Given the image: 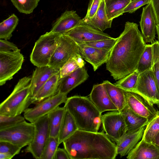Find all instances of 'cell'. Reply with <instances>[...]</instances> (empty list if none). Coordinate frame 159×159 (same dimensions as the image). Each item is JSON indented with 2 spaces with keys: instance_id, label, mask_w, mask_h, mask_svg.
<instances>
[{
  "instance_id": "cell-1",
  "label": "cell",
  "mask_w": 159,
  "mask_h": 159,
  "mask_svg": "<svg viewBox=\"0 0 159 159\" xmlns=\"http://www.w3.org/2000/svg\"><path fill=\"white\" fill-rule=\"evenodd\" d=\"M138 25L126 22L124 30L117 38L106 63L113 79L118 80L136 70L146 45Z\"/></svg>"
},
{
  "instance_id": "cell-2",
  "label": "cell",
  "mask_w": 159,
  "mask_h": 159,
  "mask_svg": "<svg viewBox=\"0 0 159 159\" xmlns=\"http://www.w3.org/2000/svg\"><path fill=\"white\" fill-rule=\"evenodd\" d=\"M70 159H115L116 144L104 132L78 129L63 143Z\"/></svg>"
},
{
  "instance_id": "cell-3",
  "label": "cell",
  "mask_w": 159,
  "mask_h": 159,
  "mask_svg": "<svg viewBox=\"0 0 159 159\" xmlns=\"http://www.w3.org/2000/svg\"><path fill=\"white\" fill-rule=\"evenodd\" d=\"M64 107L74 117L79 130L97 132L102 124V114L89 97L67 98Z\"/></svg>"
},
{
  "instance_id": "cell-4",
  "label": "cell",
  "mask_w": 159,
  "mask_h": 159,
  "mask_svg": "<svg viewBox=\"0 0 159 159\" xmlns=\"http://www.w3.org/2000/svg\"><path fill=\"white\" fill-rule=\"evenodd\" d=\"M31 77L19 80L10 95L0 105V114L20 115L32 104Z\"/></svg>"
},
{
  "instance_id": "cell-5",
  "label": "cell",
  "mask_w": 159,
  "mask_h": 159,
  "mask_svg": "<svg viewBox=\"0 0 159 159\" xmlns=\"http://www.w3.org/2000/svg\"><path fill=\"white\" fill-rule=\"evenodd\" d=\"M61 34L51 31L41 35L35 43L30 61L37 67L48 66Z\"/></svg>"
},
{
  "instance_id": "cell-6",
  "label": "cell",
  "mask_w": 159,
  "mask_h": 159,
  "mask_svg": "<svg viewBox=\"0 0 159 159\" xmlns=\"http://www.w3.org/2000/svg\"><path fill=\"white\" fill-rule=\"evenodd\" d=\"M34 132V123L25 120L14 126L0 130V141L10 142L22 148L31 143Z\"/></svg>"
},
{
  "instance_id": "cell-7",
  "label": "cell",
  "mask_w": 159,
  "mask_h": 159,
  "mask_svg": "<svg viewBox=\"0 0 159 159\" xmlns=\"http://www.w3.org/2000/svg\"><path fill=\"white\" fill-rule=\"evenodd\" d=\"M34 126V137L25 151L30 153L36 159H41L45 148L50 137L48 114L33 123Z\"/></svg>"
},
{
  "instance_id": "cell-8",
  "label": "cell",
  "mask_w": 159,
  "mask_h": 159,
  "mask_svg": "<svg viewBox=\"0 0 159 159\" xmlns=\"http://www.w3.org/2000/svg\"><path fill=\"white\" fill-rule=\"evenodd\" d=\"M24 57L19 50L13 52H0V85L12 79L21 69Z\"/></svg>"
},
{
  "instance_id": "cell-9",
  "label": "cell",
  "mask_w": 159,
  "mask_h": 159,
  "mask_svg": "<svg viewBox=\"0 0 159 159\" xmlns=\"http://www.w3.org/2000/svg\"><path fill=\"white\" fill-rule=\"evenodd\" d=\"M67 94L58 93L35 104L32 108H28L24 112V116L28 121L34 123L44 116L66 102Z\"/></svg>"
},
{
  "instance_id": "cell-10",
  "label": "cell",
  "mask_w": 159,
  "mask_h": 159,
  "mask_svg": "<svg viewBox=\"0 0 159 159\" xmlns=\"http://www.w3.org/2000/svg\"><path fill=\"white\" fill-rule=\"evenodd\" d=\"M79 53L78 44L66 34H61L48 66L59 70L72 57Z\"/></svg>"
},
{
  "instance_id": "cell-11",
  "label": "cell",
  "mask_w": 159,
  "mask_h": 159,
  "mask_svg": "<svg viewBox=\"0 0 159 159\" xmlns=\"http://www.w3.org/2000/svg\"><path fill=\"white\" fill-rule=\"evenodd\" d=\"M102 124L106 135L112 141L116 143L126 133L125 121L118 111H112L102 115Z\"/></svg>"
},
{
  "instance_id": "cell-12",
  "label": "cell",
  "mask_w": 159,
  "mask_h": 159,
  "mask_svg": "<svg viewBox=\"0 0 159 159\" xmlns=\"http://www.w3.org/2000/svg\"><path fill=\"white\" fill-rule=\"evenodd\" d=\"M135 93L141 95L150 103L159 105V88L151 69L139 74Z\"/></svg>"
},
{
  "instance_id": "cell-13",
  "label": "cell",
  "mask_w": 159,
  "mask_h": 159,
  "mask_svg": "<svg viewBox=\"0 0 159 159\" xmlns=\"http://www.w3.org/2000/svg\"><path fill=\"white\" fill-rule=\"evenodd\" d=\"M127 105L134 113L148 119V121L159 114L153 106L139 94L125 91Z\"/></svg>"
},
{
  "instance_id": "cell-14",
  "label": "cell",
  "mask_w": 159,
  "mask_h": 159,
  "mask_svg": "<svg viewBox=\"0 0 159 159\" xmlns=\"http://www.w3.org/2000/svg\"><path fill=\"white\" fill-rule=\"evenodd\" d=\"M78 44L110 39L108 34L86 24H81L66 34Z\"/></svg>"
},
{
  "instance_id": "cell-15",
  "label": "cell",
  "mask_w": 159,
  "mask_h": 159,
  "mask_svg": "<svg viewBox=\"0 0 159 159\" xmlns=\"http://www.w3.org/2000/svg\"><path fill=\"white\" fill-rule=\"evenodd\" d=\"M139 22L145 43L152 44L155 42L156 26L158 22L151 2L143 8Z\"/></svg>"
},
{
  "instance_id": "cell-16",
  "label": "cell",
  "mask_w": 159,
  "mask_h": 159,
  "mask_svg": "<svg viewBox=\"0 0 159 159\" xmlns=\"http://www.w3.org/2000/svg\"><path fill=\"white\" fill-rule=\"evenodd\" d=\"M78 44L79 53L92 66L94 71L107 62L111 49H101Z\"/></svg>"
},
{
  "instance_id": "cell-17",
  "label": "cell",
  "mask_w": 159,
  "mask_h": 159,
  "mask_svg": "<svg viewBox=\"0 0 159 159\" xmlns=\"http://www.w3.org/2000/svg\"><path fill=\"white\" fill-rule=\"evenodd\" d=\"M89 98L101 113L107 111H118L102 83L93 86Z\"/></svg>"
},
{
  "instance_id": "cell-18",
  "label": "cell",
  "mask_w": 159,
  "mask_h": 159,
  "mask_svg": "<svg viewBox=\"0 0 159 159\" xmlns=\"http://www.w3.org/2000/svg\"><path fill=\"white\" fill-rule=\"evenodd\" d=\"M82 19L74 10H66L53 24L51 31L61 34H65L81 25Z\"/></svg>"
},
{
  "instance_id": "cell-19",
  "label": "cell",
  "mask_w": 159,
  "mask_h": 159,
  "mask_svg": "<svg viewBox=\"0 0 159 159\" xmlns=\"http://www.w3.org/2000/svg\"><path fill=\"white\" fill-rule=\"evenodd\" d=\"M89 75L84 67H80L74 72L60 79L58 93L68 94L88 78Z\"/></svg>"
},
{
  "instance_id": "cell-20",
  "label": "cell",
  "mask_w": 159,
  "mask_h": 159,
  "mask_svg": "<svg viewBox=\"0 0 159 159\" xmlns=\"http://www.w3.org/2000/svg\"><path fill=\"white\" fill-rule=\"evenodd\" d=\"M126 157L128 159H159V148L153 143L141 139Z\"/></svg>"
},
{
  "instance_id": "cell-21",
  "label": "cell",
  "mask_w": 159,
  "mask_h": 159,
  "mask_svg": "<svg viewBox=\"0 0 159 159\" xmlns=\"http://www.w3.org/2000/svg\"><path fill=\"white\" fill-rule=\"evenodd\" d=\"M145 127L144 126L136 131L126 133L116 143L117 154L121 156L127 155L141 139Z\"/></svg>"
},
{
  "instance_id": "cell-22",
  "label": "cell",
  "mask_w": 159,
  "mask_h": 159,
  "mask_svg": "<svg viewBox=\"0 0 159 159\" xmlns=\"http://www.w3.org/2000/svg\"><path fill=\"white\" fill-rule=\"evenodd\" d=\"M59 71L49 66L37 67L31 77L32 98L50 77Z\"/></svg>"
},
{
  "instance_id": "cell-23",
  "label": "cell",
  "mask_w": 159,
  "mask_h": 159,
  "mask_svg": "<svg viewBox=\"0 0 159 159\" xmlns=\"http://www.w3.org/2000/svg\"><path fill=\"white\" fill-rule=\"evenodd\" d=\"M60 79L59 71L50 77L32 98V104H36L57 93Z\"/></svg>"
},
{
  "instance_id": "cell-24",
  "label": "cell",
  "mask_w": 159,
  "mask_h": 159,
  "mask_svg": "<svg viewBox=\"0 0 159 159\" xmlns=\"http://www.w3.org/2000/svg\"><path fill=\"white\" fill-rule=\"evenodd\" d=\"M119 112L125 121L127 128L126 133L136 131L143 126H146L149 121L147 118L133 112L127 104Z\"/></svg>"
},
{
  "instance_id": "cell-25",
  "label": "cell",
  "mask_w": 159,
  "mask_h": 159,
  "mask_svg": "<svg viewBox=\"0 0 159 159\" xmlns=\"http://www.w3.org/2000/svg\"><path fill=\"white\" fill-rule=\"evenodd\" d=\"M112 20H108L105 8L104 0H102L99 8L94 16L88 20L82 21L81 24H86L103 31L111 28Z\"/></svg>"
},
{
  "instance_id": "cell-26",
  "label": "cell",
  "mask_w": 159,
  "mask_h": 159,
  "mask_svg": "<svg viewBox=\"0 0 159 159\" xmlns=\"http://www.w3.org/2000/svg\"><path fill=\"white\" fill-rule=\"evenodd\" d=\"M102 83L118 111H120L127 104L125 91L108 80L104 81Z\"/></svg>"
},
{
  "instance_id": "cell-27",
  "label": "cell",
  "mask_w": 159,
  "mask_h": 159,
  "mask_svg": "<svg viewBox=\"0 0 159 159\" xmlns=\"http://www.w3.org/2000/svg\"><path fill=\"white\" fill-rule=\"evenodd\" d=\"M66 111L59 106L48 114L50 137L58 138Z\"/></svg>"
},
{
  "instance_id": "cell-28",
  "label": "cell",
  "mask_w": 159,
  "mask_h": 159,
  "mask_svg": "<svg viewBox=\"0 0 159 159\" xmlns=\"http://www.w3.org/2000/svg\"><path fill=\"white\" fill-rule=\"evenodd\" d=\"M78 129L76 122L71 114L66 110L58 137L60 144Z\"/></svg>"
},
{
  "instance_id": "cell-29",
  "label": "cell",
  "mask_w": 159,
  "mask_h": 159,
  "mask_svg": "<svg viewBox=\"0 0 159 159\" xmlns=\"http://www.w3.org/2000/svg\"><path fill=\"white\" fill-rule=\"evenodd\" d=\"M106 13L108 20L122 15L124 10L132 0H104Z\"/></svg>"
},
{
  "instance_id": "cell-30",
  "label": "cell",
  "mask_w": 159,
  "mask_h": 159,
  "mask_svg": "<svg viewBox=\"0 0 159 159\" xmlns=\"http://www.w3.org/2000/svg\"><path fill=\"white\" fill-rule=\"evenodd\" d=\"M19 19L14 14L0 24V39L8 40L12 36V33L19 23Z\"/></svg>"
},
{
  "instance_id": "cell-31",
  "label": "cell",
  "mask_w": 159,
  "mask_h": 159,
  "mask_svg": "<svg viewBox=\"0 0 159 159\" xmlns=\"http://www.w3.org/2000/svg\"><path fill=\"white\" fill-rule=\"evenodd\" d=\"M139 74L135 70L114 84L125 91L135 93Z\"/></svg>"
},
{
  "instance_id": "cell-32",
  "label": "cell",
  "mask_w": 159,
  "mask_h": 159,
  "mask_svg": "<svg viewBox=\"0 0 159 159\" xmlns=\"http://www.w3.org/2000/svg\"><path fill=\"white\" fill-rule=\"evenodd\" d=\"M152 63V44H146L144 51L139 61L136 70L139 74L151 69Z\"/></svg>"
},
{
  "instance_id": "cell-33",
  "label": "cell",
  "mask_w": 159,
  "mask_h": 159,
  "mask_svg": "<svg viewBox=\"0 0 159 159\" xmlns=\"http://www.w3.org/2000/svg\"><path fill=\"white\" fill-rule=\"evenodd\" d=\"M159 132V114L149 121L146 126L142 139L152 143Z\"/></svg>"
},
{
  "instance_id": "cell-34",
  "label": "cell",
  "mask_w": 159,
  "mask_h": 159,
  "mask_svg": "<svg viewBox=\"0 0 159 159\" xmlns=\"http://www.w3.org/2000/svg\"><path fill=\"white\" fill-rule=\"evenodd\" d=\"M20 13L25 14L32 13L40 0H10Z\"/></svg>"
},
{
  "instance_id": "cell-35",
  "label": "cell",
  "mask_w": 159,
  "mask_h": 159,
  "mask_svg": "<svg viewBox=\"0 0 159 159\" xmlns=\"http://www.w3.org/2000/svg\"><path fill=\"white\" fill-rule=\"evenodd\" d=\"M59 145L57 138L50 137L41 159H54L56 152Z\"/></svg>"
},
{
  "instance_id": "cell-36",
  "label": "cell",
  "mask_w": 159,
  "mask_h": 159,
  "mask_svg": "<svg viewBox=\"0 0 159 159\" xmlns=\"http://www.w3.org/2000/svg\"><path fill=\"white\" fill-rule=\"evenodd\" d=\"M20 115L12 116L0 114V130L14 126L25 120Z\"/></svg>"
},
{
  "instance_id": "cell-37",
  "label": "cell",
  "mask_w": 159,
  "mask_h": 159,
  "mask_svg": "<svg viewBox=\"0 0 159 159\" xmlns=\"http://www.w3.org/2000/svg\"><path fill=\"white\" fill-rule=\"evenodd\" d=\"M152 51V63L151 70L153 72L159 89V42L155 41L151 44Z\"/></svg>"
},
{
  "instance_id": "cell-38",
  "label": "cell",
  "mask_w": 159,
  "mask_h": 159,
  "mask_svg": "<svg viewBox=\"0 0 159 159\" xmlns=\"http://www.w3.org/2000/svg\"><path fill=\"white\" fill-rule=\"evenodd\" d=\"M75 55L70 58L60 70V78L69 75L78 68L81 67L77 61Z\"/></svg>"
},
{
  "instance_id": "cell-39",
  "label": "cell",
  "mask_w": 159,
  "mask_h": 159,
  "mask_svg": "<svg viewBox=\"0 0 159 159\" xmlns=\"http://www.w3.org/2000/svg\"><path fill=\"white\" fill-rule=\"evenodd\" d=\"M116 39L117 38H112L110 39L79 44L101 49H111L114 45Z\"/></svg>"
},
{
  "instance_id": "cell-40",
  "label": "cell",
  "mask_w": 159,
  "mask_h": 159,
  "mask_svg": "<svg viewBox=\"0 0 159 159\" xmlns=\"http://www.w3.org/2000/svg\"><path fill=\"white\" fill-rule=\"evenodd\" d=\"M21 148L10 142L0 141V153H7L14 157L19 153Z\"/></svg>"
},
{
  "instance_id": "cell-41",
  "label": "cell",
  "mask_w": 159,
  "mask_h": 159,
  "mask_svg": "<svg viewBox=\"0 0 159 159\" xmlns=\"http://www.w3.org/2000/svg\"><path fill=\"white\" fill-rule=\"evenodd\" d=\"M151 2L150 0H132L124 10V13H132Z\"/></svg>"
},
{
  "instance_id": "cell-42",
  "label": "cell",
  "mask_w": 159,
  "mask_h": 159,
  "mask_svg": "<svg viewBox=\"0 0 159 159\" xmlns=\"http://www.w3.org/2000/svg\"><path fill=\"white\" fill-rule=\"evenodd\" d=\"M102 0H90L85 16L82 19L85 21L92 18L97 12Z\"/></svg>"
},
{
  "instance_id": "cell-43",
  "label": "cell",
  "mask_w": 159,
  "mask_h": 159,
  "mask_svg": "<svg viewBox=\"0 0 159 159\" xmlns=\"http://www.w3.org/2000/svg\"><path fill=\"white\" fill-rule=\"evenodd\" d=\"M19 49L13 43L7 40L0 39V52H10L17 51Z\"/></svg>"
},
{
  "instance_id": "cell-44",
  "label": "cell",
  "mask_w": 159,
  "mask_h": 159,
  "mask_svg": "<svg viewBox=\"0 0 159 159\" xmlns=\"http://www.w3.org/2000/svg\"><path fill=\"white\" fill-rule=\"evenodd\" d=\"M54 159H70V156L65 148H58Z\"/></svg>"
},
{
  "instance_id": "cell-45",
  "label": "cell",
  "mask_w": 159,
  "mask_h": 159,
  "mask_svg": "<svg viewBox=\"0 0 159 159\" xmlns=\"http://www.w3.org/2000/svg\"><path fill=\"white\" fill-rule=\"evenodd\" d=\"M158 23H159V0H150Z\"/></svg>"
},
{
  "instance_id": "cell-46",
  "label": "cell",
  "mask_w": 159,
  "mask_h": 159,
  "mask_svg": "<svg viewBox=\"0 0 159 159\" xmlns=\"http://www.w3.org/2000/svg\"><path fill=\"white\" fill-rule=\"evenodd\" d=\"M13 157L12 155L7 153H0V159H11Z\"/></svg>"
},
{
  "instance_id": "cell-47",
  "label": "cell",
  "mask_w": 159,
  "mask_h": 159,
  "mask_svg": "<svg viewBox=\"0 0 159 159\" xmlns=\"http://www.w3.org/2000/svg\"><path fill=\"white\" fill-rule=\"evenodd\" d=\"M153 143L159 148V132L155 137Z\"/></svg>"
},
{
  "instance_id": "cell-48",
  "label": "cell",
  "mask_w": 159,
  "mask_h": 159,
  "mask_svg": "<svg viewBox=\"0 0 159 159\" xmlns=\"http://www.w3.org/2000/svg\"><path fill=\"white\" fill-rule=\"evenodd\" d=\"M156 32L158 36V41L159 42V23H158L157 25Z\"/></svg>"
},
{
  "instance_id": "cell-49",
  "label": "cell",
  "mask_w": 159,
  "mask_h": 159,
  "mask_svg": "<svg viewBox=\"0 0 159 159\" xmlns=\"http://www.w3.org/2000/svg\"><path fill=\"white\" fill-rule=\"evenodd\" d=\"M157 106H158V107L159 108V105H157Z\"/></svg>"
},
{
  "instance_id": "cell-50",
  "label": "cell",
  "mask_w": 159,
  "mask_h": 159,
  "mask_svg": "<svg viewBox=\"0 0 159 159\" xmlns=\"http://www.w3.org/2000/svg\"></svg>"
}]
</instances>
